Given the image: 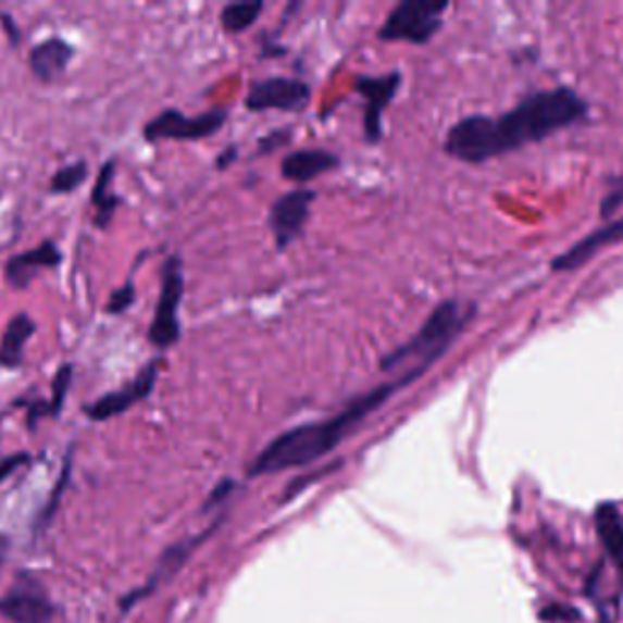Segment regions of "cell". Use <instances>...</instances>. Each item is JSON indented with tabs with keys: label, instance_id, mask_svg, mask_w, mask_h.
<instances>
[{
	"label": "cell",
	"instance_id": "cell-13",
	"mask_svg": "<svg viewBox=\"0 0 623 623\" xmlns=\"http://www.w3.org/2000/svg\"><path fill=\"white\" fill-rule=\"evenodd\" d=\"M220 524H222V519H220V521H214V524H212L210 528L202 531V534L192 536V538H188V540H180V544H173L171 548L163 550L161 558H159V565H157V570H154V575H151V580H149L147 585L141 587L139 591H135V595H132V597H127L125 601H122V605L129 607L132 601H137V599H141V597L151 595V591H154L157 587H161L163 582H166V580H171L173 575H176V572H178L183 565L188 563V558L192 556V550H198L202 544H205V540L214 534V531L220 528Z\"/></svg>",
	"mask_w": 623,
	"mask_h": 623
},
{
	"label": "cell",
	"instance_id": "cell-7",
	"mask_svg": "<svg viewBox=\"0 0 623 623\" xmlns=\"http://www.w3.org/2000/svg\"><path fill=\"white\" fill-rule=\"evenodd\" d=\"M161 367H163V359L149 361L125 387L100 395L98 400L88 402L84 407V414L90 419V422H108V419H115L120 414L129 412L132 407L145 402L147 397L154 393Z\"/></svg>",
	"mask_w": 623,
	"mask_h": 623
},
{
	"label": "cell",
	"instance_id": "cell-28",
	"mask_svg": "<svg viewBox=\"0 0 623 623\" xmlns=\"http://www.w3.org/2000/svg\"><path fill=\"white\" fill-rule=\"evenodd\" d=\"M234 487H237L234 485V479H222V483L212 489V495L208 497V502H205V507H202V512H210V509L217 507L222 499H227Z\"/></svg>",
	"mask_w": 623,
	"mask_h": 623
},
{
	"label": "cell",
	"instance_id": "cell-8",
	"mask_svg": "<svg viewBox=\"0 0 623 623\" xmlns=\"http://www.w3.org/2000/svg\"><path fill=\"white\" fill-rule=\"evenodd\" d=\"M0 614L13 623H49L54 616V605L42 582L25 572L0 599Z\"/></svg>",
	"mask_w": 623,
	"mask_h": 623
},
{
	"label": "cell",
	"instance_id": "cell-9",
	"mask_svg": "<svg viewBox=\"0 0 623 623\" xmlns=\"http://www.w3.org/2000/svg\"><path fill=\"white\" fill-rule=\"evenodd\" d=\"M314 202V192L310 188H298L281 196L271 205L269 227L273 232L275 247L281 251L288 249L290 244L300 237V232L310 217V208Z\"/></svg>",
	"mask_w": 623,
	"mask_h": 623
},
{
	"label": "cell",
	"instance_id": "cell-12",
	"mask_svg": "<svg viewBox=\"0 0 623 623\" xmlns=\"http://www.w3.org/2000/svg\"><path fill=\"white\" fill-rule=\"evenodd\" d=\"M64 261L61 257V249L52 239L39 241L37 247L27 249L23 253H15L13 259H8L5 263V281L10 288L15 290H25L33 285L39 271H54Z\"/></svg>",
	"mask_w": 623,
	"mask_h": 623
},
{
	"label": "cell",
	"instance_id": "cell-30",
	"mask_svg": "<svg viewBox=\"0 0 623 623\" xmlns=\"http://www.w3.org/2000/svg\"><path fill=\"white\" fill-rule=\"evenodd\" d=\"M0 23H3V29L8 33L10 42H13V45L23 42V35H20V29H17V25L13 23V17H10L8 13H3V15H0Z\"/></svg>",
	"mask_w": 623,
	"mask_h": 623
},
{
	"label": "cell",
	"instance_id": "cell-14",
	"mask_svg": "<svg viewBox=\"0 0 623 623\" xmlns=\"http://www.w3.org/2000/svg\"><path fill=\"white\" fill-rule=\"evenodd\" d=\"M74 54V45H68L64 37H49L29 52V71H33L39 84H57L66 74Z\"/></svg>",
	"mask_w": 623,
	"mask_h": 623
},
{
	"label": "cell",
	"instance_id": "cell-2",
	"mask_svg": "<svg viewBox=\"0 0 623 623\" xmlns=\"http://www.w3.org/2000/svg\"><path fill=\"white\" fill-rule=\"evenodd\" d=\"M424 373L426 367L414 365L410 367V373H404L402 377H395V381L377 385L371 393L356 397V400L351 404H346L339 414L324 419V422L295 426L290 432L275 436L273 441L251 461L249 477L281 473V470L288 468H304L314 461H320V458L334 451L346 436L353 434L367 416L381 410L397 390H402V387L414 383L416 377Z\"/></svg>",
	"mask_w": 623,
	"mask_h": 623
},
{
	"label": "cell",
	"instance_id": "cell-18",
	"mask_svg": "<svg viewBox=\"0 0 623 623\" xmlns=\"http://www.w3.org/2000/svg\"><path fill=\"white\" fill-rule=\"evenodd\" d=\"M115 169H117V161L108 159L103 166H100L94 192H90V202H94V208H96L94 222H96L98 229H108L110 227V222H112V217H115V210L120 205V198L115 196V192H112Z\"/></svg>",
	"mask_w": 623,
	"mask_h": 623
},
{
	"label": "cell",
	"instance_id": "cell-10",
	"mask_svg": "<svg viewBox=\"0 0 623 623\" xmlns=\"http://www.w3.org/2000/svg\"><path fill=\"white\" fill-rule=\"evenodd\" d=\"M310 86L298 78H265L253 84L247 96V108L253 112L263 110H302L310 103Z\"/></svg>",
	"mask_w": 623,
	"mask_h": 623
},
{
	"label": "cell",
	"instance_id": "cell-23",
	"mask_svg": "<svg viewBox=\"0 0 623 623\" xmlns=\"http://www.w3.org/2000/svg\"><path fill=\"white\" fill-rule=\"evenodd\" d=\"M137 300V290H135V283L127 281L122 288H117L115 292H112V298L108 302V314H122V312H127L132 304H135Z\"/></svg>",
	"mask_w": 623,
	"mask_h": 623
},
{
	"label": "cell",
	"instance_id": "cell-21",
	"mask_svg": "<svg viewBox=\"0 0 623 623\" xmlns=\"http://www.w3.org/2000/svg\"><path fill=\"white\" fill-rule=\"evenodd\" d=\"M263 10L261 0H249V3H229L222 10V27L227 29L229 35H239L244 29H249L253 23H257L259 15Z\"/></svg>",
	"mask_w": 623,
	"mask_h": 623
},
{
	"label": "cell",
	"instance_id": "cell-1",
	"mask_svg": "<svg viewBox=\"0 0 623 623\" xmlns=\"http://www.w3.org/2000/svg\"><path fill=\"white\" fill-rule=\"evenodd\" d=\"M587 103L575 90L550 88L521 100L502 117L470 115L448 129L446 151L458 161L483 163L585 120Z\"/></svg>",
	"mask_w": 623,
	"mask_h": 623
},
{
	"label": "cell",
	"instance_id": "cell-5",
	"mask_svg": "<svg viewBox=\"0 0 623 623\" xmlns=\"http://www.w3.org/2000/svg\"><path fill=\"white\" fill-rule=\"evenodd\" d=\"M448 8H451L448 0H404L387 15L381 39L426 45L441 27Z\"/></svg>",
	"mask_w": 623,
	"mask_h": 623
},
{
	"label": "cell",
	"instance_id": "cell-26",
	"mask_svg": "<svg viewBox=\"0 0 623 623\" xmlns=\"http://www.w3.org/2000/svg\"><path fill=\"white\" fill-rule=\"evenodd\" d=\"M288 139H290V129L271 132L269 137H263V139H261V145H259V154H269V151H275L278 147L288 145Z\"/></svg>",
	"mask_w": 623,
	"mask_h": 623
},
{
	"label": "cell",
	"instance_id": "cell-27",
	"mask_svg": "<svg viewBox=\"0 0 623 623\" xmlns=\"http://www.w3.org/2000/svg\"><path fill=\"white\" fill-rule=\"evenodd\" d=\"M27 463H29V453H13V456L3 458V461H0V483L13 475L20 465H27Z\"/></svg>",
	"mask_w": 623,
	"mask_h": 623
},
{
	"label": "cell",
	"instance_id": "cell-20",
	"mask_svg": "<svg viewBox=\"0 0 623 623\" xmlns=\"http://www.w3.org/2000/svg\"><path fill=\"white\" fill-rule=\"evenodd\" d=\"M595 521H597V531H599L601 544H605L609 558L614 560V565L623 577V521L616 512V507L614 504H601L597 509Z\"/></svg>",
	"mask_w": 623,
	"mask_h": 623
},
{
	"label": "cell",
	"instance_id": "cell-24",
	"mask_svg": "<svg viewBox=\"0 0 623 623\" xmlns=\"http://www.w3.org/2000/svg\"><path fill=\"white\" fill-rule=\"evenodd\" d=\"M71 456H74V451H68V453H66L64 470H61V479L57 483L54 493H52V499H49V502H47V509L42 512V524H47V521H52V516H54V512H57L59 499H61V495H64L66 483H68V475H71Z\"/></svg>",
	"mask_w": 623,
	"mask_h": 623
},
{
	"label": "cell",
	"instance_id": "cell-17",
	"mask_svg": "<svg viewBox=\"0 0 623 623\" xmlns=\"http://www.w3.org/2000/svg\"><path fill=\"white\" fill-rule=\"evenodd\" d=\"M336 166H339V157L329 154V151L304 149V151H295V154L285 157L281 173L288 180L308 183V180L322 176V173L332 171Z\"/></svg>",
	"mask_w": 623,
	"mask_h": 623
},
{
	"label": "cell",
	"instance_id": "cell-19",
	"mask_svg": "<svg viewBox=\"0 0 623 623\" xmlns=\"http://www.w3.org/2000/svg\"><path fill=\"white\" fill-rule=\"evenodd\" d=\"M71 383H74V365L71 363H64L57 371L54 375V381H52V400L49 402H33L29 404V412H27V426L29 428H35L37 424V419H54L61 414V410H64V402H66V395H68V387Z\"/></svg>",
	"mask_w": 623,
	"mask_h": 623
},
{
	"label": "cell",
	"instance_id": "cell-22",
	"mask_svg": "<svg viewBox=\"0 0 623 623\" xmlns=\"http://www.w3.org/2000/svg\"><path fill=\"white\" fill-rule=\"evenodd\" d=\"M88 178V163L86 161H76V163H68V166L59 169L52 183H49V190L54 192V196H66V192H74L78 186H84Z\"/></svg>",
	"mask_w": 623,
	"mask_h": 623
},
{
	"label": "cell",
	"instance_id": "cell-32",
	"mask_svg": "<svg viewBox=\"0 0 623 623\" xmlns=\"http://www.w3.org/2000/svg\"><path fill=\"white\" fill-rule=\"evenodd\" d=\"M8 550H10V538L5 534H0V565L5 563L8 558Z\"/></svg>",
	"mask_w": 623,
	"mask_h": 623
},
{
	"label": "cell",
	"instance_id": "cell-11",
	"mask_svg": "<svg viewBox=\"0 0 623 623\" xmlns=\"http://www.w3.org/2000/svg\"><path fill=\"white\" fill-rule=\"evenodd\" d=\"M400 84L402 76L397 74V71L387 76H359V80H356V88H359V94L365 98L363 129L365 139L371 141V145L383 139V112L393 103Z\"/></svg>",
	"mask_w": 623,
	"mask_h": 623
},
{
	"label": "cell",
	"instance_id": "cell-25",
	"mask_svg": "<svg viewBox=\"0 0 623 623\" xmlns=\"http://www.w3.org/2000/svg\"><path fill=\"white\" fill-rule=\"evenodd\" d=\"M623 205V176L616 178L614 183V190L607 192L605 200H601V217H611V214H616L619 208Z\"/></svg>",
	"mask_w": 623,
	"mask_h": 623
},
{
	"label": "cell",
	"instance_id": "cell-16",
	"mask_svg": "<svg viewBox=\"0 0 623 623\" xmlns=\"http://www.w3.org/2000/svg\"><path fill=\"white\" fill-rule=\"evenodd\" d=\"M37 334V322L27 312H17L8 322L3 336H0V367L17 371L25 363V349Z\"/></svg>",
	"mask_w": 623,
	"mask_h": 623
},
{
	"label": "cell",
	"instance_id": "cell-4",
	"mask_svg": "<svg viewBox=\"0 0 623 623\" xmlns=\"http://www.w3.org/2000/svg\"><path fill=\"white\" fill-rule=\"evenodd\" d=\"M186 292V275H183V261L178 253L161 265V288L154 316L149 324V341L159 351H166L180 341V302Z\"/></svg>",
	"mask_w": 623,
	"mask_h": 623
},
{
	"label": "cell",
	"instance_id": "cell-15",
	"mask_svg": "<svg viewBox=\"0 0 623 623\" xmlns=\"http://www.w3.org/2000/svg\"><path fill=\"white\" fill-rule=\"evenodd\" d=\"M619 241H623V217L587 234V237L580 239L575 247H570L565 253H560V257L550 263V269L558 273L572 271V269H577V265L587 263L591 257H597V253L605 247H611V244H619Z\"/></svg>",
	"mask_w": 623,
	"mask_h": 623
},
{
	"label": "cell",
	"instance_id": "cell-3",
	"mask_svg": "<svg viewBox=\"0 0 623 623\" xmlns=\"http://www.w3.org/2000/svg\"><path fill=\"white\" fill-rule=\"evenodd\" d=\"M475 304L446 300L428 314V320L419 326V332L400 349L387 353L381 361L383 371H395L407 361H416V365L428 367L438 356H444L448 346L456 341V336L463 332V326L473 320Z\"/></svg>",
	"mask_w": 623,
	"mask_h": 623
},
{
	"label": "cell",
	"instance_id": "cell-31",
	"mask_svg": "<svg viewBox=\"0 0 623 623\" xmlns=\"http://www.w3.org/2000/svg\"><path fill=\"white\" fill-rule=\"evenodd\" d=\"M234 159H237V147H229L227 151H222V157L217 159V169H220V171L227 169Z\"/></svg>",
	"mask_w": 623,
	"mask_h": 623
},
{
	"label": "cell",
	"instance_id": "cell-6",
	"mask_svg": "<svg viewBox=\"0 0 623 623\" xmlns=\"http://www.w3.org/2000/svg\"><path fill=\"white\" fill-rule=\"evenodd\" d=\"M227 122V112L210 110L198 117L183 115L180 110H163L145 125L147 141H198L212 137Z\"/></svg>",
	"mask_w": 623,
	"mask_h": 623
},
{
	"label": "cell",
	"instance_id": "cell-29",
	"mask_svg": "<svg viewBox=\"0 0 623 623\" xmlns=\"http://www.w3.org/2000/svg\"><path fill=\"white\" fill-rule=\"evenodd\" d=\"M540 619H558V621H575L577 619V611L575 609H570V607H546L544 611H540Z\"/></svg>",
	"mask_w": 623,
	"mask_h": 623
}]
</instances>
